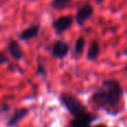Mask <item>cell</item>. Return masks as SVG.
<instances>
[{"instance_id":"obj_1","label":"cell","mask_w":127,"mask_h":127,"mask_svg":"<svg viewBox=\"0 0 127 127\" xmlns=\"http://www.w3.org/2000/svg\"><path fill=\"white\" fill-rule=\"evenodd\" d=\"M123 97V87L118 80L108 79L103 81L100 87L93 94L92 100L98 107L107 109L117 106Z\"/></svg>"},{"instance_id":"obj_2","label":"cell","mask_w":127,"mask_h":127,"mask_svg":"<svg viewBox=\"0 0 127 127\" xmlns=\"http://www.w3.org/2000/svg\"><path fill=\"white\" fill-rule=\"evenodd\" d=\"M60 103L66 107V109L69 112V114H71L74 117H77L81 114H85L87 110L83 106V104L78 100L75 96L70 94H62L59 97Z\"/></svg>"},{"instance_id":"obj_3","label":"cell","mask_w":127,"mask_h":127,"mask_svg":"<svg viewBox=\"0 0 127 127\" xmlns=\"http://www.w3.org/2000/svg\"><path fill=\"white\" fill-rule=\"evenodd\" d=\"M94 15V8L90 3H84L78 8L75 16V20H76L78 26H84L87 20H89Z\"/></svg>"},{"instance_id":"obj_4","label":"cell","mask_w":127,"mask_h":127,"mask_svg":"<svg viewBox=\"0 0 127 127\" xmlns=\"http://www.w3.org/2000/svg\"><path fill=\"white\" fill-rule=\"evenodd\" d=\"M70 50V46L63 39L56 40L53 42L50 47V53L53 55V57L57 58V59H63L66 56L69 54Z\"/></svg>"},{"instance_id":"obj_5","label":"cell","mask_w":127,"mask_h":127,"mask_svg":"<svg viewBox=\"0 0 127 127\" xmlns=\"http://www.w3.org/2000/svg\"><path fill=\"white\" fill-rule=\"evenodd\" d=\"M74 24V18L71 16H62L53 21V28L57 33L67 31Z\"/></svg>"},{"instance_id":"obj_6","label":"cell","mask_w":127,"mask_h":127,"mask_svg":"<svg viewBox=\"0 0 127 127\" xmlns=\"http://www.w3.org/2000/svg\"><path fill=\"white\" fill-rule=\"evenodd\" d=\"M96 119V116L90 113L86 112L85 114H81L77 117H74V119L70 123L71 127H90L92 123Z\"/></svg>"},{"instance_id":"obj_7","label":"cell","mask_w":127,"mask_h":127,"mask_svg":"<svg viewBox=\"0 0 127 127\" xmlns=\"http://www.w3.org/2000/svg\"><path fill=\"white\" fill-rule=\"evenodd\" d=\"M7 51L9 53L11 58H13L15 60H21L25 56V53L22 50L20 44L15 39L9 40L8 45H7Z\"/></svg>"},{"instance_id":"obj_8","label":"cell","mask_w":127,"mask_h":127,"mask_svg":"<svg viewBox=\"0 0 127 127\" xmlns=\"http://www.w3.org/2000/svg\"><path fill=\"white\" fill-rule=\"evenodd\" d=\"M28 113H29L28 108H19V109H16L15 113L8 118L7 126L8 127H17L20 124V122L28 115Z\"/></svg>"},{"instance_id":"obj_9","label":"cell","mask_w":127,"mask_h":127,"mask_svg":"<svg viewBox=\"0 0 127 127\" xmlns=\"http://www.w3.org/2000/svg\"><path fill=\"white\" fill-rule=\"evenodd\" d=\"M40 30V25L39 24H35V25H31L30 27L26 28L24 31L19 33V39L20 40H24V41H27V40H31L33 38H36L39 33Z\"/></svg>"},{"instance_id":"obj_10","label":"cell","mask_w":127,"mask_h":127,"mask_svg":"<svg viewBox=\"0 0 127 127\" xmlns=\"http://www.w3.org/2000/svg\"><path fill=\"white\" fill-rule=\"evenodd\" d=\"M100 54V44L97 39H94L89 45V48L87 50V59L89 62H94L98 58Z\"/></svg>"},{"instance_id":"obj_11","label":"cell","mask_w":127,"mask_h":127,"mask_svg":"<svg viewBox=\"0 0 127 127\" xmlns=\"http://www.w3.org/2000/svg\"><path fill=\"white\" fill-rule=\"evenodd\" d=\"M86 46V40L84 37H79L77 39L76 44H75V48H74V53L75 56H80L81 54L84 53V49H85Z\"/></svg>"},{"instance_id":"obj_12","label":"cell","mask_w":127,"mask_h":127,"mask_svg":"<svg viewBox=\"0 0 127 127\" xmlns=\"http://www.w3.org/2000/svg\"><path fill=\"white\" fill-rule=\"evenodd\" d=\"M71 1L72 0H53L51 1V8L56 9V10H62V9L66 8Z\"/></svg>"},{"instance_id":"obj_13","label":"cell","mask_w":127,"mask_h":127,"mask_svg":"<svg viewBox=\"0 0 127 127\" xmlns=\"http://www.w3.org/2000/svg\"><path fill=\"white\" fill-rule=\"evenodd\" d=\"M37 75H40V76H46L47 71H46V68L45 66L40 63V60H38V65H37V70H36Z\"/></svg>"},{"instance_id":"obj_14","label":"cell","mask_w":127,"mask_h":127,"mask_svg":"<svg viewBox=\"0 0 127 127\" xmlns=\"http://www.w3.org/2000/svg\"><path fill=\"white\" fill-rule=\"evenodd\" d=\"M0 63L1 64H6V63H9V58L6 56V54L2 51L1 53V58H0Z\"/></svg>"},{"instance_id":"obj_15","label":"cell","mask_w":127,"mask_h":127,"mask_svg":"<svg viewBox=\"0 0 127 127\" xmlns=\"http://www.w3.org/2000/svg\"><path fill=\"white\" fill-rule=\"evenodd\" d=\"M1 110H2V113H3V114H4V113H8L9 110H10V106L7 105L6 103H3L1 105Z\"/></svg>"},{"instance_id":"obj_16","label":"cell","mask_w":127,"mask_h":127,"mask_svg":"<svg viewBox=\"0 0 127 127\" xmlns=\"http://www.w3.org/2000/svg\"><path fill=\"white\" fill-rule=\"evenodd\" d=\"M96 2H97V3H103L104 0H96Z\"/></svg>"},{"instance_id":"obj_17","label":"cell","mask_w":127,"mask_h":127,"mask_svg":"<svg viewBox=\"0 0 127 127\" xmlns=\"http://www.w3.org/2000/svg\"><path fill=\"white\" fill-rule=\"evenodd\" d=\"M94 127H106V126H104V125H97V126H94Z\"/></svg>"},{"instance_id":"obj_18","label":"cell","mask_w":127,"mask_h":127,"mask_svg":"<svg viewBox=\"0 0 127 127\" xmlns=\"http://www.w3.org/2000/svg\"><path fill=\"white\" fill-rule=\"evenodd\" d=\"M30 1H36V0H30Z\"/></svg>"},{"instance_id":"obj_19","label":"cell","mask_w":127,"mask_h":127,"mask_svg":"<svg viewBox=\"0 0 127 127\" xmlns=\"http://www.w3.org/2000/svg\"><path fill=\"white\" fill-rule=\"evenodd\" d=\"M126 71H127V67H126Z\"/></svg>"}]
</instances>
